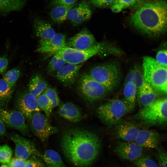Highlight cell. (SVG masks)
Instances as JSON below:
<instances>
[{
  "label": "cell",
  "mask_w": 167,
  "mask_h": 167,
  "mask_svg": "<svg viewBox=\"0 0 167 167\" xmlns=\"http://www.w3.org/2000/svg\"><path fill=\"white\" fill-rule=\"evenodd\" d=\"M137 97L140 108L152 103L156 99L155 90L147 83L137 90Z\"/></svg>",
  "instance_id": "21"
},
{
  "label": "cell",
  "mask_w": 167,
  "mask_h": 167,
  "mask_svg": "<svg viewBox=\"0 0 167 167\" xmlns=\"http://www.w3.org/2000/svg\"><path fill=\"white\" fill-rule=\"evenodd\" d=\"M6 132L5 124L0 118V136L4 135Z\"/></svg>",
  "instance_id": "44"
},
{
  "label": "cell",
  "mask_w": 167,
  "mask_h": 167,
  "mask_svg": "<svg viewBox=\"0 0 167 167\" xmlns=\"http://www.w3.org/2000/svg\"><path fill=\"white\" fill-rule=\"evenodd\" d=\"M61 145L64 154L73 164L78 167H87L99 155L101 143L94 133L76 128L64 133Z\"/></svg>",
  "instance_id": "1"
},
{
  "label": "cell",
  "mask_w": 167,
  "mask_h": 167,
  "mask_svg": "<svg viewBox=\"0 0 167 167\" xmlns=\"http://www.w3.org/2000/svg\"><path fill=\"white\" fill-rule=\"evenodd\" d=\"M66 63L60 55L58 54H55L48 64V70L51 72L57 71Z\"/></svg>",
  "instance_id": "33"
},
{
  "label": "cell",
  "mask_w": 167,
  "mask_h": 167,
  "mask_svg": "<svg viewBox=\"0 0 167 167\" xmlns=\"http://www.w3.org/2000/svg\"><path fill=\"white\" fill-rule=\"evenodd\" d=\"M14 88L11 87L3 79H0V107L7 105L11 98Z\"/></svg>",
  "instance_id": "29"
},
{
  "label": "cell",
  "mask_w": 167,
  "mask_h": 167,
  "mask_svg": "<svg viewBox=\"0 0 167 167\" xmlns=\"http://www.w3.org/2000/svg\"><path fill=\"white\" fill-rule=\"evenodd\" d=\"M0 167H9L7 165L3 164L1 165Z\"/></svg>",
  "instance_id": "45"
},
{
  "label": "cell",
  "mask_w": 167,
  "mask_h": 167,
  "mask_svg": "<svg viewBox=\"0 0 167 167\" xmlns=\"http://www.w3.org/2000/svg\"><path fill=\"white\" fill-rule=\"evenodd\" d=\"M66 46V36L61 33H57L50 39H41L36 51L41 53L54 54Z\"/></svg>",
  "instance_id": "15"
},
{
  "label": "cell",
  "mask_w": 167,
  "mask_h": 167,
  "mask_svg": "<svg viewBox=\"0 0 167 167\" xmlns=\"http://www.w3.org/2000/svg\"><path fill=\"white\" fill-rule=\"evenodd\" d=\"M137 88L131 82H125L123 89L124 101L133 110L135 104Z\"/></svg>",
  "instance_id": "25"
},
{
  "label": "cell",
  "mask_w": 167,
  "mask_h": 167,
  "mask_svg": "<svg viewBox=\"0 0 167 167\" xmlns=\"http://www.w3.org/2000/svg\"><path fill=\"white\" fill-rule=\"evenodd\" d=\"M82 64L75 65L67 63L59 69L55 77L62 83L71 85L75 82Z\"/></svg>",
  "instance_id": "18"
},
{
  "label": "cell",
  "mask_w": 167,
  "mask_h": 167,
  "mask_svg": "<svg viewBox=\"0 0 167 167\" xmlns=\"http://www.w3.org/2000/svg\"><path fill=\"white\" fill-rule=\"evenodd\" d=\"M75 5H59L54 7L50 12L51 19L56 23L64 22L66 19L68 12Z\"/></svg>",
  "instance_id": "27"
},
{
  "label": "cell",
  "mask_w": 167,
  "mask_h": 167,
  "mask_svg": "<svg viewBox=\"0 0 167 167\" xmlns=\"http://www.w3.org/2000/svg\"><path fill=\"white\" fill-rule=\"evenodd\" d=\"M129 22L141 32L156 36L167 30V2L147 0L130 16Z\"/></svg>",
  "instance_id": "2"
},
{
  "label": "cell",
  "mask_w": 167,
  "mask_h": 167,
  "mask_svg": "<svg viewBox=\"0 0 167 167\" xmlns=\"http://www.w3.org/2000/svg\"><path fill=\"white\" fill-rule=\"evenodd\" d=\"M94 6L99 8H111L115 0H89Z\"/></svg>",
  "instance_id": "37"
},
{
  "label": "cell",
  "mask_w": 167,
  "mask_h": 167,
  "mask_svg": "<svg viewBox=\"0 0 167 167\" xmlns=\"http://www.w3.org/2000/svg\"><path fill=\"white\" fill-rule=\"evenodd\" d=\"M0 118L9 127L18 130L24 135L30 136V131L25 123V117L19 110H7L0 108Z\"/></svg>",
  "instance_id": "11"
},
{
  "label": "cell",
  "mask_w": 167,
  "mask_h": 167,
  "mask_svg": "<svg viewBox=\"0 0 167 167\" xmlns=\"http://www.w3.org/2000/svg\"><path fill=\"white\" fill-rule=\"evenodd\" d=\"M13 151L11 148L7 145L0 146V162L8 163L11 159Z\"/></svg>",
  "instance_id": "36"
},
{
  "label": "cell",
  "mask_w": 167,
  "mask_h": 167,
  "mask_svg": "<svg viewBox=\"0 0 167 167\" xmlns=\"http://www.w3.org/2000/svg\"><path fill=\"white\" fill-rule=\"evenodd\" d=\"M147 0H115L111 7L112 11L118 13L126 8L136 10L142 6Z\"/></svg>",
  "instance_id": "24"
},
{
  "label": "cell",
  "mask_w": 167,
  "mask_h": 167,
  "mask_svg": "<svg viewBox=\"0 0 167 167\" xmlns=\"http://www.w3.org/2000/svg\"><path fill=\"white\" fill-rule=\"evenodd\" d=\"M10 138L15 144V157L24 160H28L30 157L36 156L42 159L43 154L37 150L29 139L16 133L12 134Z\"/></svg>",
  "instance_id": "10"
},
{
  "label": "cell",
  "mask_w": 167,
  "mask_h": 167,
  "mask_svg": "<svg viewBox=\"0 0 167 167\" xmlns=\"http://www.w3.org/2000/svg\"><path fill=\"white\" fill-rule=\"evenodd\" d=\"M104 44L97 43L86 50H79L65 46L55 54L60 55L66 63L75 65L82 64L90 58L101 52Z\"/></svg>",
  "instance_id": "8"
},
{
  "label": "cell",
  "mask_w": 167,
  "mask_h": 167,
  "mask_svg": "<svg viewBox=\"0 0 167 167\" xmlns=\"http://www.w3.org/2000/svg\"><path fill=\"white\" fill-rule=\"evenodd\" d=\"M129 82L134 84L138 89L147 83L143 73L139 69L136 68L131 70L126 76L125 82Z\"/></svg>",
  "instance_id": "30"
},
{
  "label": "cell",
  "mask_w": 167,
  "mask_h": 167,
  "mask_svg": "<svg viewBox=\"0 0 167 167\" xmlns=\"http://www.w3.org/2000/svg\"><path fill=\"white\" fill-rule=\"evenodd\" d=\"M159 167H167V151L159 149L156 154Z\"/></svg>",
  "instance_id": "38"
},
{
  "label": "cell",
  "mask_w": 167,
  "mask_h": 167,
  "mask_svg": "<svg viewBox=\"0 0 167 167\" xmlns=\"http://www.w3.org/2000/svg\"><path fill=\"white\" fill-rule=\"evenodd\" d=\"M132 110L123 100L115 99L99 106L96 111L103 122L112 126L118 124L126 114Z\"/></svg>",
  "instance_id": "4"
},
{
  "label": "cell",
  "mask_w": 167,
  "mask_h": 167,
  "mask_svg": "<svg viewBox=\"0 0 167 167\" xmlns=\"http://www.w3.org/2000/svg\"><path fill=\"white\" fill-rule=\"evenodd\" d=\"M28 160H24L16 157H14L11 158L8 163L7 165L9 167H25Z\"/></svg>",
  "instance_id": "39"
},
{
  "label": "cell",
  "mask_w": 167,
  "mask_h": 167,
  "mask_svg": "<svg viewBox=\"0 0 167 167\" xmlns=\"http://www.w3.org/2000/svg\"><path fill=\"white\" fill-rule=\"evenodd\" d=\"M89 75L104 85L109 92L114 90L118 87L121 79L119 66L113 63L94 66L91 70Z\"/></svg>",
  "instance_id": "6"
},
{
  "label": "cell",
  "mask_w": 167,
  "mask_h": 167,
  "mask_svg": "<svg viewBox=\"0 0 167 167\" xmlns=\"http://www.w3.org/2000/svg\"><path fill=\"white\" fill-rule=\"evenodd\" d=\"M97 43L92 34L88 29H84L66 41V46L84 50Z\"/></svg>",
  "instance_id": "13"
},
{
  "label": "cell",
  "mask_w": 167,
  "mask_h": 167,
  "mask_svg": "<svg viewBox=\"0 0 167 167\" xmlns=\"http://www.w3.org/2000/svg\"><path fill=\"white\" fill-rule=\"evenodd\" d=\"M38 106L45 113L47 117L50 116L53 109L49 100L43 92L36 97Z\"/></svg>",
  "instance_id": "31"
},
{
  "label": "cell",
  "mask_w": 167,
  "mask_h": 167,
  "mask_svg": "<svg viewBox=\"0 0 167 167\" xmlns=\"http://www.w3.org/2000/svg\"><path fill=\"white\" fill-rule=\"evenodd\" d=\"M161 141L158 133L151 130H140L135 140L142 147L158 149Z\"/></svg>",
  "instance_id": "17"
},
{
  "label": "cell",
  "mask_w": 167,
  "mask_h": 167,
  "mask_svg": "<svg viewBox=\"0 0 167 167\" xmlns=\"http://www.w3.org/2000/svg\"><path fill=\"white\" fill-rule=\"evenodd\" d=\"M134 163L137 167H159L158 164L148 156H142Z\"/></svg>",
  "instance_id": "35"
},
{
  "label": "cell",
  "mask_w": 167,
  "mask_h": 167,
  "mask_svg": "<svg viewBox=\"0 0 167 167\" xmlns=\"http://www.w3.org/2000/svg\"><path fill=\"white\" fill-rule=\"evenodd\" d=\"M26 0H0V12L7 13L19 10L24 6Z\"/></svg>",
  "instance_id": "28"
},
{
  "label": "cell",
  "mask_w": 167,
  "mask_h": 167,
  "mask_svg": "<svg viewBox=\"0 0 167 167\" xmlns=\"http://www.w3.org/2000/svg\"><path fill=\"white\" fill-rule=\"evenodd\" d=\"M8 64L7 56L5 54L0 56V74L3 75L6 70Z\"/></svg>",
  "instance_id": "42"
},
{
  "label": "cell",
  "mask_w": 167,
  "mask_h": 167,
  "mask_svg": "<svg viewBox=\"0 0 167 167\" xmlns=\"http://www.w3.org/2000/svg\"><path fill=\"white\" fill-rule=\"evenodd\" d=\"M42 159L47 167H66L60 155L53 149L46 150L43 154Z\"/></svg>",
  "instance_id": "26"
},
{
  "label": "cell",
  "mask_w": 167,
  "mask_h": 167,
  "mask_svg": "<svg viewBox=\"0 0 167 167\" xmlns=\"http://www.w3.org/2000/svg\"><path fill=\"white\" fill-rule=\"evenodd\" d=\"M116 129L118 137L125 142L135 141L140 129L134 124L128 122H121Z\"/></svg>",
  "instance_id": "19"
},
{
  "label": "cell",
  "mask_w": 167,
  "mask_h": 167,
  "mask_svg": "<svg viewBox=\"0 0 167 167\" xmlns=\"http://www.w3.org/2000/svg\"><path fill=\"white\" fill-rule=\"evenodd\" d=\"M78 0H52L50 4L53 7L59 5L71 6L75 5Z\"/></svg>",
  "instance_id": "41"
},
{
  "label": "cell",
  "mask_w": 167,
  "mask_h": 167,
  "mask_svg": "<svg viewBox=\"0 0 167 167\" xmlns=\"http://www.w3.org/2000/svg\"><path fill=\"white\" fill-rule=\"evenodd\" d=\"M30 121L33 133L42 142L58 131L57 128L52 125L46 116L40 111L33 113Z\"/></svg>",
  "instance_id": "9"
},
{
  "label": "cell",
  "mask_w": 167,
  "mask_h": 167,
  "mask_svg": "<svg viewBox=\"0 0 167 167\" xmlns=\"http://www.w3.org/2000/svg\"><path fill=\"white\" fill-rule=\"evenodd\" d=\"M155 60L159 64L167 66V49L159 51L156 55Z\"/></svg>",
  "instance_id": "40"
},
{
  "label": "cell",
  "mask_w": 167,
  "mask_h": 167,
  "mask_svg": "<svg viewBox=\"0 0 167 167\" xmlns=\"http://www.w3.org/2000/svg\"><path fill=\"white\" fill-rule=\"evenodd\" d=\"M78 88L83 97L92 102L102 99L109 92L104 85L87 74H83L81 76Z\"/></svg>",
  "instance_id": "7"
},
{
  "label": "cell",
  "mask_w": 167,
  "mask_h": 167,
  "mask_svg": "<svg viewBox=\"0 0 167 167\" xmlns=\"http://www.w3.org/2000/svg\"><path fill=\"white\" fill-rule=\"evenodd\" d=\"M133 118L148 125L167 124V98L140 108Z\"/></svg>",
  "instance_id": "5"
},
{
  "label": "cell",
  "mask_w": 167,
  "mask_h": 167,
  "mask_svg": "<svg viewBox=\"0 0 167 167\" xmlns=\"http://www.w3.org/2000/svg\"><path fill=\"white\" fill-rule=\"evenodd\" d=\"M48 87L47 82L40 74H36L31 78L28 85V90L37 97Z\"/></svg>",
  "instance_id": "23"
},
{
  "label": "cell",
  "mask_w": 167,
  "mask_h": 167,
  "mask_svg": "<svg viewBox=\"0 0 167 167\" xmlns=\"http://www.w3.org/2000/svg\"><path fill=\"white\" fill-rule=\"evenodd\" d=\"M44 92L50 101L53 109L59 105L60 99L55 88L48 87Z\"/></svg>",
  "instance_id": "34"
},
{
  "label": "cell",
  "mask_w": 167,
  "mask_h": 167,
  "mask_svg": "<svg viewBox=\"0 0 167 167\" xmlns=\"http://www.w3.org/2000/svg\"><path fill=\"white\" fill-rule=\"evenodd\" d=\"M56 113L64 118L72 122H78L83 118L79 108L71 102H67L62 104Z\"/></svg>",
  "instance_id": "20"
},
{
  "label": "cell",
  "mask_w": 167,
  "mask_h": 167,
  "mask_svg": "<svg viewBox=\"0 0 167 167\" xmlns=\"http://www.w3.org/2000/svg\"><path fill=\"white\" fill-rule=\"evenodd\" d=\"M74 6L68 12L66 19L73 25H79L90 19L92 10L86 1H83L76 6Z\"/></svg>",
  "instance_id": "16"
},
{
  "label": "cell",
  "mask_w": 167,
  "mask_h": 167,
  "mask_svg": "<svg viewBox=\"0 0 167 167\" xmlns=\"http://www.w3.org/2000/svg\"><path fill=\"white\" fill-rule=\"evenodd\" d=\"M19 68H14L8 71L3 75V79L11 87L14 88L16 83L20 75Z\"/></svg>",
  "instance_id": "32"
},
{
  "label": "cell",
  "mask_w": 167,
  "mask_h": 167,
  "mask_svg": "<svg viewBox=\"0 0 167 167\" xmlns=\"http://www.w3.org/2000/svg\"><path fill=\"white\" fill-rule=\"evenodd\" d=\"M15 106L28 120L31 121L33 113L40 111L37 98L28 90L19 93L15 101Z\"/></svg>",
  "instance_id": "12"
},
{
  "label": "cell",
  "mask_w": 167,
  "mask_h": 167,
  "mask_svg": "<svg viewBox=\"0 0 167 167\" xmlns=\"http://www.w3.org/2000/svg\"><path fill=\"white\" fill-rule=\"evenodd\" d=\"M33 28L35 34L41 39H49L56 34L50 23L39 18L34 20Z\"/></svg>",
  "instance_id": "22"
},
{
  "label": "cell",
  "mask_w": 167,
  "mask_h": 167,
  "mask_svg": "<svg viewBox=\"0 0 167 167\" xmlns=\"http://www.w3.org/2000/svg\"><path fill=\"white\" fill-rule=\"evenodd\" d=\"M142 66L146 82L155 90L167 94V66L159 64L152 57L145 56Z\"/></svg>",
  "instance_id": "3"
},
{
  "label": "cell",
  "mask_w": 167,
  "mask_h": 167,
  "mask_svg": "<svg viewBox=\"0 0 167 167\" xmlns=\"http://www.w3.org/2000/svg\"><path fill=\"white\" fill-rule=\"evenodd\" d=\"M114 151L123 159L135 161L142 156L143 148L136 143L119 142L115 147Z\"/></svg>",
  "instance_id": "14"
},
{
  "label": "cell",
  "mask_w": 167,
  "mask_h": 167,
  "mask_svg": "<svg viewBox=\"0 0 167 167\" xmlns=\"http://www.w3.org/2000/svg\"><path fill=\"white\" fill-rule=\"evenodd\" d=\"M25 167H45V166L42 163L34 159H29Z\"/></svg>",
  "instance_id": "43"
}]
</instances>
